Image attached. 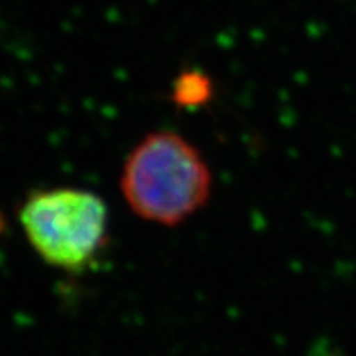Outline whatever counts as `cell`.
<instances>
[{
  "label": "cell",
  "instance_id": "6da1fadb",
  "mask_svg": "<svg viewBox=\"0 0 356 356\" xmlns=\"http://www.w3.org/2000/svg\"><path fill=\"white\" fill-rule=\"evenodd\" d=\"M121 190L136 215L173 226L208 202L211 173L190 140L177 132L159 131L134 147L124 163Z\"/></svg>",
  "mask_w": 356,
  "mask_h": 356
},
{
  "label": "cell",
  "instance_id": "7a4b0ae2",
  "mask_svg": "<svg viewBox=\"0 0 356 356\" xmlns=\"http://www.w3.org/2000/svg\"><path fill=\"white\" fill-rule=\"evenodd\" d=\"M20 225L44 262L78 273L106 246L108 208L88 190H42L22 204Z\"/></svg>",
  "mask_w": 356,
  "mask_h": 356
},
{
  "label": "cell",
  "instance_id": "3957f363",
  "mask_svg": "<svg viewBox=\"0 0 356 356\" xmlns=\"http://www.w3.org/2000/svg\"><path fill=\"white\" fill-rule=\"evenodd\" d=\"M210 78L198 71H186L177 78L173 86V101L181 108H198L211 97Z\"/></svg>",
  "mask_w": 356,
  "mask_h": 356
},
{
  "label": "cell",
  "instance_id": "277c9868",
  "mask_svg": "<svg viewBox=\"0 0 356 356\" xmlns=\"http://www.w3.org/2000/svg\"><path fill=\"white\" fill-rule=\"evenodd\" d=\"M3 229V220H2V215H0V233H2Z\"/></svg>",
  "mask_w": 356,
  "mask_h": 356
}]
</instances>
